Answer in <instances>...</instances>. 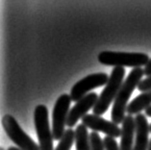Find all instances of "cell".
I'll return each instance as SVG.
<instances>
[{
	"instance_id": "ba28073f",
	"label": "cell",
	"mask_w": 151,
	"mask_h": 150,
	"mask_svg": "<svg viewBox=\"0 0 151 150\" xmlns=\"http://www.w3.org/2000/svg\"><path fill=\"white\" fill-rule=\"evenodd\" d=\"M82 123L87 128L93 130V132H102L107 137L116 139L121 136V129L117 126V124L99 116L86 115L82 118Z\"/></svg>"
},
{
	"instance_id": "7c38bea8",
	"label": "cell",
	"mask_w": 151,
	"mask_h": 150,
	"mask_svg": "<svg viewBox=\"0 0 151 150\" xmlns=\"http://www.w3.org/2000/svg\"><path fill=\"white\" fill-rule=\"evenodd\" d=\"M151 106V90L145 91L139 94L136 98H134L127 107L128 114L132 115H139L141 112L149 108Z\"/></svg>"
},
{
	"instance_id": "ffe728a7",
	"label": "cell",
	"mask_w": 151,
	"mask_h": 150,
	"mask_svg": "<svg viewBox=\"0 0 151 150\" xmlns=\"http://www.w3.org/2000/svg\"><path fill=\"white\" fill-rule=\"evenodd\" d=\"M8 150H21V149L18 147H14V146H11V147L8 148Z\"/></svg>"
},
{
	"instance_id": "d6986e66",
	"label": "cell",
	"mask_w": 151,
	"mask_h": 150,
	"mask_svg": "<svg viewBox=\"0 0 151 150\" xmlns=\"http://www.w3.org/2000/svg\"><path fill=\"white\" fill-rule=\"evenodd\" d=\"M145 115L147 116H149V118H151V106L149 108H147L146 110H145Z\"/></svg>"
},
{
	"instance_id": "7a4b0ae2",
	"label": "cell",
	"mask_w": 151,
	"mask_h": 150,
	"mask_svg": "<svg viewBox=\"0 0 151 150\" xmlns=\"http://www.w3.org/2000/svg\"><path fill=\"white\" fill-rule=\"evenodd\" d=\"M148 55L138 52H116L102 51L98 54V62L102 65L114 67H141L148 64Z\"/></svg>"
},
{
	"instance_id": "52a82bcc",
	"label": "cell",
	"mask_w": 151,
	"mask_h": 150,
	"mask_svg": "<svg viewBox=\"0 0 151 150\" xmlns=\"http://www.w3.org/2000/svg\"><path fill=\"white\" fill-rule=\"evenodd\" d=\"M109 78L110 77H108V75L104 72L93 73V74L86 76L72 87L70 94H69L71 100L77 103L87 94H89L91 90L96 89L98 87L106 86L109 81Z\"/></svg>"
},
{
	"instance_id": "e0dca14e",
	"label": "cell",
	"mask_w": 151,
	"mask_h": 150,
	"mask_svg": "<svg viewBox=\"0 0 151 150\" xmlns=\"http://www.w3.org/2000/svg\"><path fill=\"white\" fill-rule=\"evenodd\" d=\"M138 89H139V90L142 91V93L151 90V76L146 77L145 80H142L139 84Z\"/></svg>"
},
{
	"instance_id": "9c48e42d",
	"label": "cell",
	"mask_w": 151,
	"mask_h": 150,
	"mask_svg": "<svg viewBox=\"0 0 151 150\" xmlns=\"http://www.w3.org/2000/svg\"><path fill=\"white\" fill-rule=\"evenodd\" d=\"M98 97L99 96L96 93H91L77 102L69 111L67 120V126H68V128L75 126V124L80 118L82 119L85 116L88 115V111H90L91 108L93 109L98 100Z\"/></svg>"
},
{
	"instance_id": "7402d4cb",
	"label": "cell",
	"mask_w": 151,
	"mask_h": 150,
	"mask_svg": "<svg viewBox=\"0 0 151 150\" xmlns=\"http://www.w3.org/2000/svg\"><path fill=\"white\" fill-rule=\"evenodd\" d=\"M0 150H6V149H4L3 147H1V148H0Z\"/></svg>"
},
{
	"instance_id": "ac0fdd59",
	"label": "cell",
	"mask_w": 151,
	"mask_h": 150,
	"mask_svg": "<svg viewBox=\"0 0 151 150\" xmlns=\"http://www.w3.org/2000/svg\"><path fill=\"white\" fill-rule=\"evenodd\" d=\"M143 70H145V75H146L147 77H148V76H151V59L148 62V64L145 67V69H143Z\"/></svg>"
},
{
	"instance_id": "30bf717a",
	"label": "cell",
	"mask_w": 151,
	"mask_h": 150,
	"mask_svg": "<svg viewBox=\"0 0 151 150\" xmlns=\"http://www.w3.org/2000/svg\"><path fill=\"white\" fill-rule=\"evenodd\" d=\"M136 122V138L133 150H147L149 146L148 135L150 133V125L146 116L143 114H139L135 118Z\"/></svg>"
},
{
	"instance_id": "277c9868",
	"label": "cell",
	"mask_w": 151,
	"mask_h": 150,
	"mask_svg": "<svg viewBox=\"0 0 151 150\" xmlns=\"http://www.w3.org/2000/svg\"><path fill=\"white\" fill-rule=\"evenodd\" d=\"M34 122L39 139L40 150H55L53 148V133L49 125L48 110L46 106L38 105L34 111Z\"/></svg>"
},
{
	"instance_id": "5bb4252c",
	"label": "cell",
	"mask_w": 151,
	"mask_h": 150,
	"mask_svg": "<svg viewBox=\"0 0 151 150\" xmlns=\"http://www.w3.org/2000/svg\"><path fill=\"white\" fill-rule=\"evenodd\" d=\"M75 141V131L72 130V128H68L65 130L64 136L59 141L57 147L55 150H70L73 142Z\"/></svg>"
},
{
	"instance_id": "8fae6325",
	"label": "cell",
	"mask_w": 151,
	"mask_h": 150,
	"mask_svg": "<svg viewBox=\"0 0 151 150\" xmlns=\"http://www.w3.org/2000/svg\"><path fill=\"white\" fill-rule=\"evenodd\" d=\"M136 134L135 118L128 115L125 116L121 126V140L120 150H133L134 148V135Z\"/></svg>"
},
{
	"instance_id": "5b68a950",
	"label": "cell",
	"mask_w": 151,
	"mask_h": 150,
	"mask_svg": "<svg viewBox=\"0 0 151 150\" xmlns=\"http://www.w3.org/2000/svg\"><path fill=\"white\" fill-rule=\"evenodd\" d=\"M2 126L7 136L21 150H40V145L21 129L17 119L11 115H5L2 118Z\"/></svg>"
},
{
	"instance_id": "2e32d148",
	"label": "cell",
	"mask_w": 151,
	"mask_h": 150,
	"mask_svg": "<svg viewBox=\"0 0 151 150\" xmlns=\"http://www.w3.org/2000/svg\"><path fill=\"white\" fill-rule=\"evenodd\" d=\"M103 141H104L105 150H120L116 141L114 138L105 137V139L103 140Z\"/></svg>"
},
{
	"instance_id": "6da1fadb",
	"label": "cell",
	"mask_w": 151,
	"mask_h": 150,
	"mask_svg": "<svg viewBox=\"0 0 151 150\" xmlns=\"http://www.w3.org/2000/svg\"><path fill=\"white\" fill-rule=\"evenodd\" d=\"M143 75H145V70L142 67H136L132 69L127 78L124 80L122 86L114 101V106L111 113V118L114 123L117 124V125L122 124L125 118V112L127 111L129 98L131 97V94L133 93L134 90L138 88Z\"/></svg>"
},
{
	"instance_id": "3957f363",
	"label": "cell",
	"mask_w": 151,
	"mask_h": 150,
	"mask_svg": "<svg viewBox=\"0 0 151 150\" xmlns=\"http://www.w3.org/2000/svg\"><path fill=\"white\" fill-rule=\"evenodd\" d=\"M125 75L124 67H114L109 78V81L102 90L101 94L98 97L96 104L93 107V115L99 116L105 114L110 107L111 103L115 101L119 93L121 86L123 84V78Z\"/></svg>"
},
{
	"instance_id": "44dd1931",
	"label": "cell",
	"mask_w": 151,
	"mask_h": 150,
	"mask_svg": "<svg viewBox=\"0 0 151 150\" xmlns=\"http://www.w3.org/2000/svg\"><path fill=\"white\" fill-rule=\"evenodd\" d=\"M147 150H151V140L149 141V146H148V149H147Z\"/></svg>"
},
{
	"instance_id": "8992f818",
	"label": "cell",
	"mask_w": 151,
	"mask_h": 150,
	"mask_svg": "<svg viewBox=\"0 0 151 150\" xmlns=\"http://www.w3.org/2000/svg\"><path fill=\"white\" fill-rule=\"evenodd\" d=\"M71 97L68 94H62L58 97L52 111V133L55 141H61L65 132L67 120L69 114Z\"/></svg>"
},
{
	"instance_id": "4fadbf2b",
	"label": "cell",
	"mask_w": 151,
	"mask_h": 150,
	"mask_svg": "<svg viewBox=\"0 0 151 150\" xmlns=\"http://www.w3.org/2000/svg\"><path fill=\"white\" fill-rule=\"evenodd\" d=\"M75 145L76 150H91L88 128L83 123L77 125L75 129Z\"/></svg>"
},
{
	"instance_id": "9a60e30c",
	"label": "cell",
	"mask_w": 151,
	"mask_h": 150,
	"mask_svg": "<svg viewBox=\"0 0 151 150\" xmlns=\"http://www.w3.org/2000/svg\"><path fill=\"white\" fill-rule=\"evenodd\" d=\"M90 142L91 150H105L104 141L97 134V132H93L90 135Z\"/></svg>"
},
{
	"instance_id": "603a6c76",
	"label": "cell",
	"mask_w": 151,
	"mask_h": 150,
	"mask_svg": "<svg viewBox=\"0 0 151 150\" xmlns=\"http://www.w3.org/2000/svg\"><path fill=\"white\" fill-rule=\"evenodd\" d=\"M150 133H151V124H150Z\"/></svg>"
}]
</instances>
